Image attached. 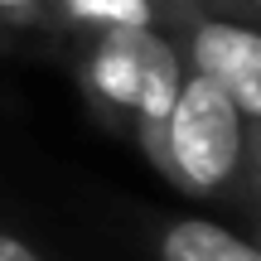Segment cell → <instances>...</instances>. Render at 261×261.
Masks as SVG:
<instances>
[{"label": "cell", "instance_id": "5b68a950", "mask_svg": "<svg viewBox=\"0 0 261 261\" xmlns=\"http://www.w3.org/2000/svg\"><path fill=\"white\" fill-rule=\"evenodd\" d=\"M54 10L87 29H155V0H54Z\"/></svg>", "mask_w": 261, "mask_h": 261}, {"label": "cell", "instance_id": "52a82bcc", "mask_svg": "<svg viewBox=\"0 0 261 261\" xmlns=\"http://www.w3.org/2000/svg\"><path fill=\"white\" fill-rule=\"evenodd\" d=\"M0 261H39V252L29 242H19V237L0 232Z\"/></svg>", "mask_w": 261, "mask_h": 261}, {"label": "cell", "instance_id": "277c9868", "mask_svg": "<svg viewBox=\"0 0 261 261\" xmlns=\"http://www.w3.org/2000/svg\"><path fill=\"white\" fill-rule=\"evenodd\" d=\"M160 261H261V247L232 237L227 227L208 223V218H184L165 232Z\"/></svg>", "mask_w": 261, "mask_h": 261}, {"label": "cell", "instance_id": "6da1fadb", "mask_svg": "<svg viewBox=\"0 0 261 261\" xmlns=\"http://www.w3.org/2000/svg\"><path fill=\"white\" fill-rule=\"evenodd\" d=\"M165 169L189 184L194 194H213L237 174L247 150V130H242V112L208 83L203 73L189 68L179 83L174 107L165 112V121L150 126Z\"/></svg>", "mask_w": 261, "mask_h": 261}, {"label": "cell", "instance_id": "ba28073f", "mask_svg": "<svg viewBox=\"0 0 261 261\" xmlns=\"http://www.w3.org/2000/svg\"><path fill=\"white\" fill-rule=\"evenodd\" d=\"M252 5H256V10H261V0H252Z\"/></svg>", "mask_w": 261, "mask_h": 261}, {"label": "cell", "instance_id": "3957f363", "mask_svg": "<svg viewBox=\"0 0 261 261\" xmlns=\"http://www.w3.org/2000/svg\"><path fill=\"white\" fill-rule=\"evenodd\" d=\"M189 58L242 116L261 121V29L208 15L189 34Z\"/></svg>", "mask_w": 261, "mask_h": 261}, {"label": "cell", "instance_id": "8992f818", "mask_svg": "<svg viewBox=\"0 0 261 261\" xmlns=\"http://www.w3.org/2000/svg\"><path fill=\"white\" fill-rule=\"evenodd\" d=\"M54 15V0H0V24H44Z\"/></svg>", "mask_w": 261, "mask_h": 261}, {"label": "cell", "instance_id": "7a4b0ae2", "mask_svg": "<svg viewBox=\"0 0 261 261\" xmlns=\"http://www.w3.org/2000/svg\"><path fill=\"white\" fill-rule=\"evenodd\" d=\"M184 58L155 29H97V44L87 54V83L97 97L136 112L140 121L160 126L174 107L184 83Z\"/></svg>", "mask_w": 261, "mask_h": 261}]
</instances>
